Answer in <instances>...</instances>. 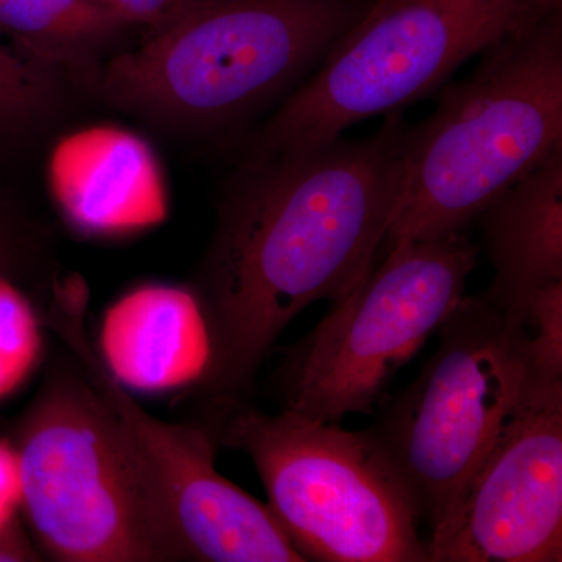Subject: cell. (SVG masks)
I'll use <instances>...</instances> for the list:
<instances>
[{
	"mask_svg": "<svg viewBox=\"0 0 562 562\" xmlns=\"http://www.w3.org/2000/svg\"><path fill=\"white\" fill-rule=\"evenodd\" d=\"M372 0H190L90 79L168 132L231 128L319 66Z\"/></svg>",
	"mask_w": 562,
	"mask_h": 562,
	"instance_id": "cell-2",
	"label": "cell"
},
{
	"mask_svg": "<svg viewBox=\"0 0 562 562\" xmlns=\"http://www.w3.org/2000/svg\"><path fill=\"white\" fill-rule=\"evenodd\" d=\"M562 149L561 11L484 52L403 143L384 244L464 232L498 195Z\"/></svg>",
	"mask_w": 562,
	"mask_h": 562,
	"instance_id": "cell-3",
	"label": "cell"
},
{
	"mask_svg": "<svg viewBox=\"0 0 562 562\" xmlns=\"http://www.w3.org/2000/svg\"><path fill=\"white\" fill-rule=\"evenodd\" d=\"M43 257L38 232L0 192V276L27 279L43 268Z\"/></svg>",
	"mask_w": 562,
	"mask_h": 562,
	"instance_id": "cell-17",
	"label": "cell"
},
{
	"mask_svg": "<svg viewBox=\"0 0 562 562\" xmlns=\"http://www.w3.org/2000/svg\"><path fill=\"white\" fill-rule=\"evenodd\" d=\"M428 552L431 562L562 561V383H531Z\"/></svg>",
	"mask_w": 562,
	"mask_h": 562,
	"instance_id": "cell-10",
	"label": "cell"
},
{
	"mask_svg": "<svg viewBox=\"0 0 562 562\" xmlns=\"http://www.w3.org/2000/svg\"><path fill=\"white\" fill-rule=\"evenodd\" d=\"M16 452L22 506L50 560L188 561L127 432L72 355L22 417Z\"/></svg>",
	"mask_w": 562,
	"mask_h": 562,
	"instance_id": "cell-4",
	"label": "cell"
},
{
	"mask_svg": "<svg viewBox=\"0 0 562 562\" xmlns=\"http://www.w3.org/2000/svg\"><path fill=\"white\" fill-rule=\"evenodd\" d=\"M57 72L0 43V146L31 139L58 109Z\"/></svg>",
	"mask_w": 562,
	"mask_h": 562,
	"instance_id": "cell-15",
	"label": "cell"
},
{
	"mask_svg": "<svg viewBox=\"0 0 562 562\" xmlns=\"http://www.w3.org/2000/svg\"><path fill=\"white\" fill-rule=\"evenodd\" d=\"M38 560V554L33 552L32 547L29 546L16 520L5 531L0 532V562Z\"/></svg>",
	"mask_w": 562,
	"mask_h": 562,
	"instance_id": "cell-20",
	"label": "cell"
},
{
	"mask_svg": "<svg viewBox=\"0 0 562 562\" xmlns=\"http://www.w3.org/2000/svg\"><path fill=\"white\" fill-rule=\"evenodd\" d=\"M494 279L487 294L517 306L562 283V149L517 180L480 214Z\"/></svg>",
	"mask_w": 562,
	"mask_h": 562,
	"instance_id": "cell-13",
	"label": "cell"
},
{
	"mask_svg": "<svg viewBox=\"0 0 562 562\" xmlns=\"http://www.w3.org/2000/svg\"><path fill=\"white\" fill-rule=\"evenodd\" d=\"M546 14L538 0H372L266 124L250 160L321 146L397 113Z\"/></svg>",
	"mask_w": 562,
	"mask_h": 562,
	"instance_id": "cell-7",
	"label": "cell"
},
{
	"mask_svg": "<svg viewBox=\"0 0 562 562\" xmlns=\"http://www.w3.org/2000/svg\"><path fill=\"white\" fill-rule=\"evenodd\" d=\"M47 183L63 220L87 238H125L168 216L160 161L146 140L124 128L88 127L58 140Z\"/></svg>",
	"mask_w": 562,
	"mask_h": 562,
	"instance_id": "cell-11",
	"label": "cell"
},
{
	"mask_svg": "<svg viewBox=\"0 0 562 562\" xmlns=\"http://www.w3.org/2000/svg\"><path fill=\"white\" fill-rule=\"evenodd\" d=\"M408 127L250 160L217 210L192 291L209 325V403L249 401L266 357L313 303L371 273L397 205Z\"/></svg>",
	"mask_w": 562,
	"mask_h": 562,
	"instance_id": "cell-1",
	"label": "cell"
},
{
	"mask_svg": "<svg viewBox=\"0 0 562 562\" xmlns=\"http://www.w3.org/2000/svg\"><path fill=\"white\" fill-rule=\"evenodd\" d=\"M541 9L546 13H553V11H561V0H538Z\"/></svg>",
	"mask_w": 562,
	"mask_h": 562,
	"instance_id": "cell-21",
	"label": "cell"
},
{
	"mask_svg": "<svg viewBox=\"0 0 562 562\" xmlns=\"http://www.w3.org/2000/svg\"><path fill=\"white\" fill-rule=\"evenodd\" d=\"M44 324L16 281L0 276V401L25 386L44 357Z\"/></svg>",
	"mask_w": 562,
	"mask_h": 562,
	"instance_id": "cell-16",
	"label": "cell"
},
{
	"mask_svg": "<svg viewBox=\"0 0 562 562\" xmlns=\"http://www.w3.org/2000/svg\"><path fill=\"white\" fill-rule=\"evenodd\" d=\"M135 22L94 0H0V38L52 70L92 76Z\"/></svg>",
	"mask_w": 562,
	"mask_h": 562,
	"instance_id": "cell-14",
	"label": "cell"
},
{
	"mask_svg": "<svg viewBox=\"0 0 562 562\" xmlns=\"http://www.w3.org/2000/svg\"><path fill=\"white\" fill-rule=\"evenodd\" d=\"M438 333L419 375L366 430L412 494L427 543L452 520L532 382L519 316L486 291L464 295Z\"/></svg>",
	"mask_w": 562,
	"mask_h": 562,
	"instance_id": "cell-6",
	"label": "cell"
},
{
	"mask_svg": "<svg viewBox=\"0 0 562 562\" xmlns=\"http://www.w3.org/2000/svg\"><path fill=\"white\" fill-rule=\"evenodd\" d=\"M217 446L250 458L269 509L306 561L431 562L412 494L368 431L249 401L209 403Z\"/></svg>",
	"mask_w": 562,
	"mask_h": 562,
	"instance_id": "cell-5",
	"label": "cell"
},
{
	"mask_svg": "<svg viewBox=\"0 0 562 562\" xmlns=\"http://www.w3.org/2000/svg\"><path fill=\"white\" fill-rule=\"evenodd\" d=\"M22 506V482L20 458L16 447L0 441V532L16 520Z\"/></svg>",
	"mask_w": 562,
	"mask_h": 562,
	"instance_id": "cell-18",
	"label": "cell"
},
{
	"mask_svg": "<svg viewBox=\"0 0 562 562\" xmlns=\"http://www.w3.org/2000/svg\"><path fill=\"white\" fill-rule=\"evenodd\" d=\"M43 317L80 362L88 380L127 432L147 479L179 532L188 561L305 562L268 505L224 479L206 425L150 416L99 360L88 335L90 294L83 281H55Z\"/></svg>",
	"mask_w": 562,
	"mask_h": 562,
	"instance_id": "cell-9",
	"label": "cell"
},
{
	"mask_svg": "<svg viewBox=\"0 0 562 562\" xmlns=\"http://www.w3.org/2000/svg\"><path fill=\"white\" fill-rule=\"evenodd\" d=\"M99 360L125 390L166 394L199 386L211 341L192 288L146 283L111 303L99 328Z\"/></svg>",
	"mask_w": 562,
	"mask_h": 562,
	"instance_id": "cell-12",
	"label": "cell"
},
{
	"mask_svg": "<svg viewBox=\"0 0 562 562\" xmlns=\"http://www.w3.org/2000/svg\"><path fill=\"white\" fill-rule=\"evenodd\" d=\"M475 266L464 232L392 244L357 290L281 350V409L333 424L372 413L395 373L462 301Z\"/></svg>",
	"mask_w": 562,
	"mask_h": 562,
	"instance_id": "cell-8",
	"label": "cell"
},
{
	"mask_svg": "<svg viewBox=\"0 0 562 562\" xmlns=\"http://www.w3.org/2000/svg\"><path fill=\"white\" fill-rule=\"evenodd\" d=\"M117 11L136 25L158 27L172 18L190 0H94Z\"/></svg>",
	"mask_w": 562,
	"mask_h": 562,
	"instance_id": "cell-19",
	"label": "cell"
}]
</instances>
